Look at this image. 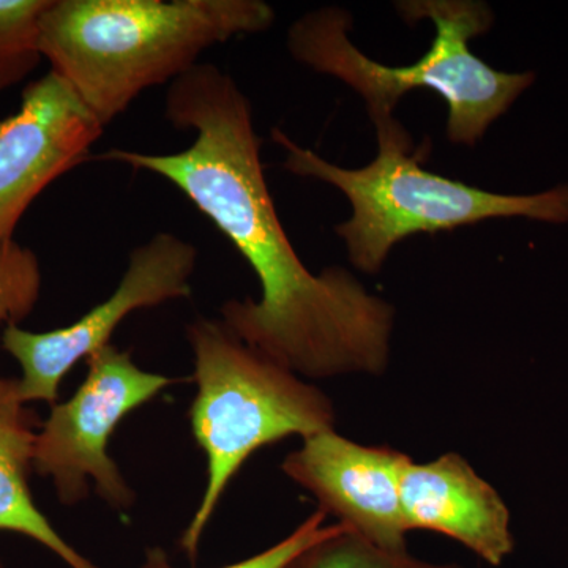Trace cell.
Wrapping results in <instances>:
<instances>
[{
    "label": "cell",
    "mask_w": 568,
    "mask_h": 568,
    "mask_svg": "<svg viewBox=\"0 0 568 568\" xmlns=\"http://www.w3.org/2000/svg\"><path fill=\"white\" fill-rule=\"evenodd\" d=\"M164 114L196 133L189 149L163 155L114 149L102 159L173 183L250 264L261 298H231L222 323L301 377L383 375L394 306L345 268L313 274L295 253L265 182L252 106L233 78L197 63L171 82Z\"/></svg>",
    "instance_id": "cell-1"
},
{
    "label": "cell",
    "mask_w": 568,
    "mask_h": 568,
    "mask_svg": "<svg viewBox=\"0 0 568 568\" xmlns=\"http://www.w3.org/2000/svg\"><path fill=\"white\" fill-rule=\"evenodd\" d=\"M37 417L18 395V379L0 394V532L39 541L70 568H100L61 536L33 503L29 488ZM2 568V566H0Z\"/></svg>",
    "instance_id": "cell-11"
},
{
    "label": "cell",
    "mask_w": 568,
    "mask_h": 568,
    "mask_svg": "<svg viewBox=\"0 0 568 568\" xmlns=\"http://www.w3.org/2000/svg\"><path fill=\"white\" fill-rule=\"evenodd\" d=\"M373 123L377 155L361 170L325 162L280 130L272 134L287 153L284 168L290 173L320 179L346 194L353 216L336 226V234L345 241L351 263L358 271L377 274L392 248L410 235L510 216L568 223V183L536 194L485 192L424 170L409 133L395 118Z\"/></svg>",
    "instance_id": "cell-4"
},
{
    "label": "cell",
    "mask_w": 568,
    "mask_h": 568,
    "mask_svg": "<svg viewBox=\"0 0 568 568\" xmlns=\"http://www.w3.org/2000/svg\"><path fill=\"white\" fill-rule=\"evenodd\" d=\"M396 6L403 20H429L436 28L432 48L413 65L388 67L365 55L347 36L353 18L335 7L310 11L295 21L287 48L298 62L353 88L365 100L373 122L394 118L396 104L413 89L436 92L447 103L448 140L476 145L534 84L536 74L493 69L470 51L469 41L493 26V11L485 3L410 0Z\"/></svg>",
    "instance_id": "cell-3"
},
{
    "label": "cell",
    "mask_w": 568,
    "mask_h": 568,
    "mask_svg": "<svg viewBox=\"0 0 568 568\" xmlns=\"http://www.w3.org/2000/svg\"><path fill=\"white\" fill-rule=\"evenodd\" d=\"M409 459L395 448L362 446L327 429L305 437L282 470L338 525L376 547L407 551L402 476Z\"/></svg>",
    "instance_id": "cell-9"
},
{
    "label": "cell",
    "mask_w": 568,
    "mask_h": 568,
    "mask_svg": "<svg viewBox=\"0 0 568 568\" xmlns=\"http://www.w3.org/2000/svg\"><path fill=\"white\" fill-rule=\"evenodd\" d=\"M325 518L327 515L323 510H317L315 514L310 515L308 518L293 530L291 536L278 541L274 547L265 549L260 555H254L252 558L241 560V562L231 564L220 568H282L284 564L291 558H294L298 551L315 544L316 540L327 536L335 529L336 525L325 526ZM138 568H175L171 566L168 559L166 551L162 548H149L145 551L144 562Z\"/></svg>",
    "instance_id": "cell-15"
},
{
    "label": "cell",
    "mask_w": 568,
    "mask_h": 568,
    "mask_svg": "<svg viewBox=\"0 0 568 568\" xmlns=\"http://www.w3.org/2000/svg\"><path fill=\"white\" fill-rule=\"evenodd\" d=\"M178 383L140 368L130 351L114 345L97 351L77 394L51 406L37 429L33 473L51 478L63 506H78L93 488L115 510L132 507L136 493L108 454V444L123 418Z\"/></svg>",
    "instance_id": "cell-6"
},
{
    "label": "cell",
    "mask_w": 568,
    "mask_h": 568,
    "mask_svg": "<svg viewBox=\"0 0 568 568\" xmlns=\"http://www.w3.org/2000/svg\"><path fill=\"white\" fill-rule=\"evenodd\" d=\"M197 390L190 424L207 458L200 507L181 537L194 560L220 499L246 459L268 444L334 429V403L320 388L237 338L222 321L186 325Z\"/></svg>",
    "instance_id": "cell-5"
},
{
    "label": "cell",
    "mask_w": 568,
    "mask_h": 568,
    "mask_svg": "<svg viewBox=\"0 0 568 568\" xmlns=\"http://www.w3.org/2000/svg\"><path fill=\"white\" fill-rule=\"evenodd\" d=\"M103 130L52 71L24 89L20 110L0 119V244L44 189L89 159Z\"/></svg>",
    "instance_id": "cell-8"
},
{
    "label": "cell",
    "mask_w": 568,
    "mask_h": 568,
    "mask_svg": "<svg viewBox=\"0 0 568 568\" xmlns=\"http://www.w3.org/2000/svg\"><path fill=\"white\" fill-rule=\"evenodd\" d=\"M402 507L407 530L443 534L499 567L514 551L510 511L503 497L462 455L406 463Z\"/></svg>",
    "instance_id": "cell-10"
},
{
    "label": "cell",
    "mask_w": 568,
    "mask_h": 568,
    "mask_svg": "<svg viewBox=\"0 0 568 568\" xmlns=\"http://www.w3.org/2000/svg\"><path fill=\"white\" fill-rule=\"evenodd\" d=\"M51 0H0V91L24 80L41 58V17Z\"/></svg>",
    "instance_id": "cell-13"
},
{
    "label": "cell",
    "mask_w": 568,
    "mask_h": 568,
    "mask_svg": "<svg viewBox=\"0 0 568 568\" xmlns=\"http://www.w3.org/2000/svg\"><path fill=\"white\" fill-rule=\"evenodd\" d=\"M282 568H463L414 558L409 551L376 547L336 523L335 529L298 551Z\"/></svg>",
    "instance_id": "cell-12"
},
{
    "label": "cell",
    "mask_w": 568,
    "mask_h": 568,
    "mask_svg": "<svg viewBox=\"0 0 568 568\" xmlns=\"http://www.w3.org/2000/svg\"><path fill=\"white\" fill-rule=\"evenodd\" d=\"M274 21L261 0H51L40 50L106 126L215 44L267 31Z\"/></svg>",
    "instance_id": "cell-2"
},
{
    "label": "cell",
    "mask_w": 568,
    "mask_h": 568,
    "mask_svg": "<svg viewBox=\"0 0 568 568\" xmlns=\"http://www.w3.org/2000/svg\"><path fill=\"white\" fill-rule=\"evenodd\" d=\"M39 257L28 246L11 241L0 244V325H18L26 320L40 298ZM11 381L0 376V394Z\"/></svg>",
    "instance_id": "cell-14"
},
{
    "label": "cell",
    "mask_w": 568,
    "mask_h": 568,
    "mask_svg": "<svg viewBox=\"0 0 568 568\" xmlns=\"http://www.w3.org/2000/svg\"><path fill=\"white\" fill-rule=\"evenodd\" d=\"M196 248L174 234H156L130 254L129 267L114 293L77 323L51 332L7 325L2 347L21 366L18 395L22 403L54 406L59 387L78 362L110 345L119 324L133 312L192 295Z\"/></svg>",
    "instance_id": "cell-7"
}]
</instances>
